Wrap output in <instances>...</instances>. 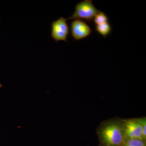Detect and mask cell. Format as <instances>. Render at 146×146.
Here are the masks:
<instances>
[{"mask_svg": "<svg viewBox=\"0 0 146 146\" xmlns=\"http://www.w3.org/2000/svg\"><path fill=\"white\" fill-rule=\"evenodd\" d=\"M99 11L93 4L92 0H85L76 5L74 13L67 19H79L91 22Z\"/></svg>", "mask_w": 146, "mask_h": 146, "instance_id": "obj_2", "label": "cell"}, {"mask_svg": "<svg viewBox=\"0 0 146 146\" xmlns=\"http://www.w3.org/2000/svg\"><path fill=\"white\" fill-rule=\"evenodd\" d=\"M94 22L96 25H100L108 23V18L106 14L104 12L100 11L94 18Z\"/></svg>", "mask_w": 146, "mask_h": 146, "instance_id": "obj_7", "label": "cell"}, {"mask_svg": "<svg viewBox=\"0 0 146 146\" xmlns=\"http://www.w3.org/2000/svg\"><path fill=\"white\" fill-rule=\"evenodd\" d=\"M71 35L75 40H80L88 37L92 30L89 25L79 19L74 20L70 25Z\"/></svg>", "mask_w": 146, "mask_h": 146, "instance_id": "obj_5", "label": "cell"}, {"mask_svg": "<svg viewBox=\"0 0 146 146\" xmlns=\"http://www.w3.org/2000/svg\"><path fill=\"white\" fill-rule=\"evenodd\" d=\"M143 127V134L144 139L146 141V117L138 118Z\"/></svg>", "mask_w": 146, "mask_h": 146, "instance_id": "obj_9", "label": "cell"}, {"mask_svg": "<svg viewBox=\"0 0 146 146\" xmlns=\"http://www.w3.org/2000/svg\"><path fill=\"white\" fill-rule=\"evenodd\" d=\"M96 31L99 34L106 38L111 32L112 28L110 24L108 22L101 25H96Z\"/></svg>", "mask_w": 146, "mask_h": 146, "instance_id": "obj_6", "label": "cell"}, {"mask_svg": "<svg viewBox=\"0 0 146 146\" xmlns=\"http://www.w3.org/2000/svg\"><path fill=\"white\" fill-rule=\"evenodd\" d=\"M123 146H146V141L137 139H127Z\"/></svg>", "mask_w": 146, "mask_h": 146, "instance_id": "obj_8", "label": "cell"}, {"mask_svg": "<svg viewBox=\"0 0 146 146\" xmlns=\"http://www.w3.org/2000/svg\"><path fill=\"white\" fill-rule=\"evenodd\" d=\"M99 146H123L126 141L123 119L115 117L100 123L96 130Z\"/></svg>", "mask_w": 146, "mask_h": 146, "instance_id": "obj_1", "label": "cell"}, {"mask_svg": "<svg viewBox=\"0 0 146 146\" xmlns=\"http://www.w3.org/2000/svg\"><path fill=\"white\" fill-rule=\"evenodd\" d=\"M67 21V19L60 17L52 23L51 35L56 42L60 41L67 42L69 28Z\"/></svg>", "mask_w": 146, "mask_h": 146, "instance_id": "obj_4", "label": "cell"}, {"mask_svg": "<svg viewBox=\"0 0 146 146\" xmlns=\"http://www.w3.org/2000/svg\"><path fill=\"white\" fill-rule=\"evenodd\" d=\"M2 86V84H0V89H1V88Z\"/></svg>", "mask_w": 146, "mask_h": 146, "instance_id": "obj_10", "label": "cell"}, {"mask_svg": "<svg viewBox=\"0 0 146 146\" xmlns=\"http://www.w3.org/2000/svg\"><path fill=\"white\" fill-rule=\"evenodd\" d=\"M124 128L127 139L143 140V127L138 118L123 119Z\"/></svg>", "mask_w": 146, "mask_h": 146, "instance_id": "obj_3", "label": "cell"}]
</instances>
